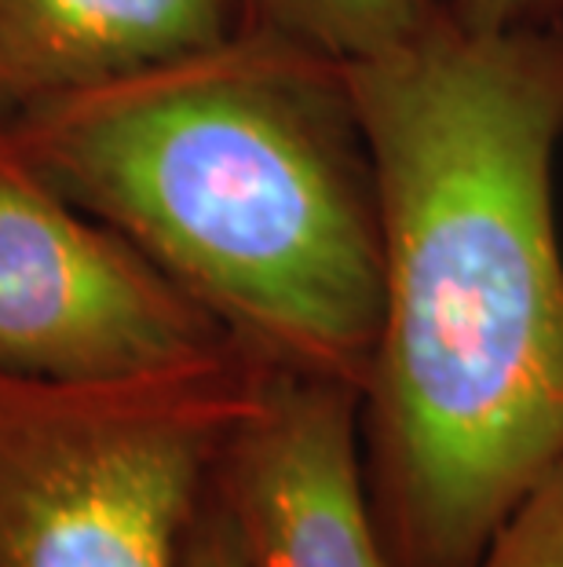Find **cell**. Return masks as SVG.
Segmentation results:
<instances>
[{
    "label": "cell",
    "instance_id": "cell-3",
    "mask_svg": "<svg viewBox=\"0 0 563 567\" xmlns=\"http://www.w3.org/2000/svg\"><path fill=\"white\" fill-rule=\"evenodd\" d=\"M260 359L125 381L0 373V567H184Z\"/></svg>",
    "mask_w": 563,
    "mask_h": 567
},
{
    "label": "cell",
    "instance_id": "cell-4",
    "mask_svg": "<svg viewBox=\"0 0 563 567\" xmlns=\"http://www.w3.org/2000/svg\"><path fill=\"white\" fill-rule=\"evenodd\" d=\"M234 348L198 300L0 136V373L125 381Z\"/></svg>",
    "mask_w": 563,
    "mask_h": 567
},
{
    "label": "cell",
    "instance_id": "cell-8",
    "mask_svg": "<svg viewBox=\"0 0 563 567\" xmlns=\"http://www.w3.org/2000/svg\"><path fill=\"white\" fill-rule=\"evenodd\" d=\"M472 567H563V462L501 520Z\"/></svg>",
    "mask_w": 563,
    "mask_h": 567
},
{
    "label": "cell",
    "instance_id": "cell-10",
    "mask_svg": "<svg viewBox=\"0 0 563 567\" xmlns=\"http://www.w3.org/2000/svg\"><path fill=\"white\" fill-rule=\"evenodd\" d=\"M447 11L476 30H512L563 16V0H447Z\"/></svg>",
    "mask_w": 563,
    "mask_h": 567
},
{
    "label": "cell",
    "instance_id": "cell-5",
    "mask_svg": "<svg viewBox=\"0 0 563 567\" xmlns=\"http://www.w3.org/2000/svg\"><path fill=\"white\" fill-rule=\"evenodd\" d=\"M212 487L246 567H392L363 462V392L260 363Z\"/></svg>",
    "mask_w": 563,
    "mask_h": 567
},
{
    "label": "cell",
    "instance_id": "cell-7",
    "mask_svg": "<svg viewBox=\"0 0 563 567\" xmlns=\"http://www.w3.org/2000/svg\"><path fill=\"white\" fill-rule=\"evenodd\" d=\"M447 11V0H253V22L304 48L363 63L417 38Z\"/></svg>",
    "mask_w": 563,
    "mask_h": 567
},
{
    "label": "cell",
    "instance_id": "cell-9",
    "mask_svg": "<svg viewBox=\"0 0 563 567\" xmlns=\"http://www.w3.org/2000/svg\"><path fill=\"white\" fill-rule=\"evenodd\" d=\"M184 567H246L231 513H227V505L220 502V494L212 484H209L206 502H201V509L195 516V524L187 530Z\"/></svg>",
    "mask_w": 563,
    "mask_h": 567
},
{
    "label": "cell",
    "instance_id": "cell-1",
    "mask_svg": "<svg viewBox=\"0 0 563 567\" xmlns=\"http://www.w3.org/2000/svg\"><path fill=\"white\" fill-rule=\"evenodd\" d=\"M347 78L385 227L369 505L392 567H472L563 462V16L476 30L442 11Z\"/></svg>",
    "mask_w": 563,
    "mask_h": 567
},
{
    "label": "cell",
    "instance_id": "cell-6",
    "mask_svg": "<svg viewBox=\"0 0 563 567\" xmlns=\"http://www.w3.org/2000/svg\"><path fill=\"white\" fill-rule=\"evenodd\" d=\"M253 27V0H0V132Z\"/></svg>",
    "mask_w": 563,
    "mask_h": 567
},
{
    "label": "cell",
    "instance_id": "cell-2",
    "mask_svg": "<svg viewBox=\"0 0 563 567\" xmlns=\"http://www.w3.org/2000/svg\"><path fill=\"white\" fill-rule=\"evenodd\" d=\"M260 363L366 389L385 227L347 63L268 27L0 132Z\"/></svg>",
    "mask_w": 563,
    "mask_h": 567
}]
</instances>
